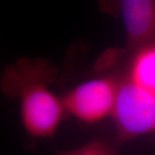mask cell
<instances>
[{
	"instance_id": "obj_1",
	"label": "cell",
	"mask_w": 155,
	"mask_h": 155,
	"mask_svg": "<svg viewBox=\"0 0 155 155\" xmlns=\"http://www.w3.org/2000/svg\"><path fill=\"white\" fill-rule=\"evenodd\" d=\"M55 74L49 61L20 59L7 67L1 77L3 91L19 99L22 126L31 138L53 136L66 112L63 100L50 90Z\"/></svg>"
},
{
	"instance_id": "obj_2",
	"label": "cell",
	"mask_w": 155,
	"mask_h": 155,
	"mask_svg": "<svg viewBox=\"0 0 155 155\" xmlns=\"http://www.w3.org/2000/svg\"><path fill=\"white\" fill-rule=\"evenodd\" d=\"M112 116L119 143L155 132V96L127 76L118 84Z\"/></svg>"
},
{
	"instance_id": "obj_3",
	"label": "cell",
	"mask_w": 155,
	"mask_h": 155,
	"mask_svg": "<svg viewBox=\"0 0 155 155\" xmlns=\"http://www.w3.org/2000/svg\"><path fill=\"white\" fill-rule=\"evenodd\" d=\"M118 84L111 78H97L78 84L62 99L66 111L87 123H95L112 116Z\"/></svg>"
},
{
	"instance_id": "obj_4",
	"label": "cell",
	"mask_w": 155,
	"mask_h": 155,
	"mask_svg": "<svg viewBox=\"0 0 155 155\" xmlns=\"http://www.w3.org/2000/svg\"><path fill=\"white\" fill-rule=\"evenodd\" d=\"M104 9L116 12L123 21L127 51L132 56L155 44V1L121 0L104 2Z\"/></svg>"
},
{
	"instance_id": "obj_5",
	"label": "cell",
	"mask_w": 155,
	"mask_h": 155,
	"mask_svg": "<svg viewBox=\"0 0 155 155\" xmlns=\"http://www.w3.org/2000/svg\"><path fill=\"white\" fill-rule=\"evenodd\" d=\"M128 72L130 80L155 96V44L134 54Z\"/></svg>"
},
{
	"instance_id": "obj_6",
	"label": "cell",
	"mask_w": 155,
	"mask_h": 155,
	"mask_svg": "<svg viewBox=\"0 0 155 155\" xmlns=\"http://www.w3.org/2000/svg\"><path fill=\"white\" fill-rule=\"evenodd\" d=\"M57 155H118L110 145L101 140H93L76 149L57 151Z\"/></svg>"
}]
</instances>
